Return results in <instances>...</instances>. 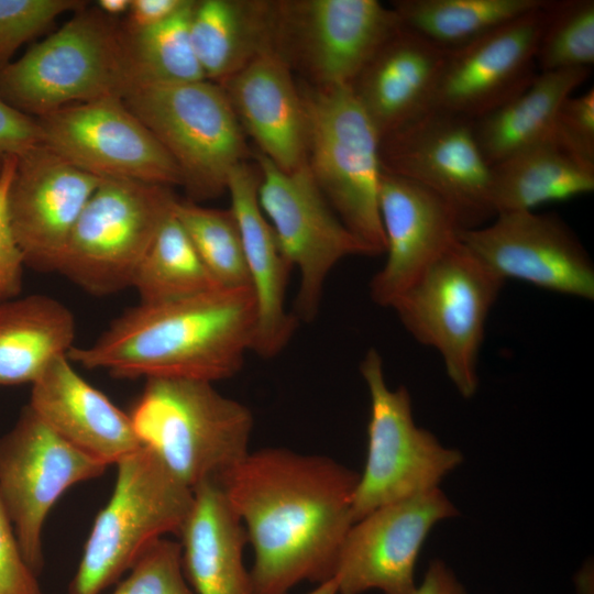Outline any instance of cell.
<instances>
[{"label": "cell", "mask_w": 594, "mask_h": 594, "mask_svg": "<svg viewBox=\"0 0 594 594\" xmlns=\"http://www.w3.org/2000/svg\"><path fill=\"white\" fill-rule=\"evenodd\" d=\"M131 0H99L97 8L107 16L114 18L128 13Z\"/></svg>", "instance_id": "obj_43"}, {"label": "cell", "mask_w": 594, "mask_h": 594, "mask_svg": "<svg viewBox=\"0 0 594 594\" xmlns=\"http://www.w3.org/2000/svg\"><path fill=\"white\" fill-rule=\"evenodd\" d=\"M256 322L251 287H218L170 301L140 302L90 345L73 346L68 359L117 377L213 383L242 369Z\"/></svg>", "instance_id": "obj_2"}, {"label": "cell", "mask_w": 594, "mask_h": 594, "mask_svg": "<svg viewBox=\"0 0 594 594\" xmlns=\"http://www.w3.org/2000/svg\"><path fill=\"white\" fill-rule=\"evenodd\" d=\"M575 586L579 594H593V564L585 563L576 573Z\"/></svg>", "instance_id": "obj_44"}, {"label": "cell", "mask_w": 594, "mask_h": 594, "mask_svg": "<svg viewBox=\"0 0 594 594\" xmlns=\"http://www.w3.org/2000/svg\"><path fill=\"white\" fill-rule=\"evenodd\" d=\"M411 594H470L451 566L442 559L429 562L422 581Z\"/></svg>", "instance_id": "obj_42"}, {"label": "cell", "mask_w": 594, "mask_h": 594, "mask_svg": "<svg viewBox=\"0 0 594 594\" xmlns=\"http://www.w3.org/2000/svg\"><path fill=\"white\" fill-rule=\"evenodd\" d=\"M307 594H339L334 579L327 580L317 584V586Z\"/></svg>", "instance_id": "obj_45"}, {"label": "cell", "mask_w": 594, "mask_h": 594, "mask_svg": "<svg viewBox=\"0 0 594 594\" xmlns=\"http://www.w3.org/2000/svg\"><path fill=\"white\" fill-rule=\"evenodd\" d=\"M106 469L58 436L28 405L0 438V498L22 556L36 575L44 564L43 528L52 507L69 487Z\"/></svg>", "instance_id": "obj_13"}, {"label": "cell", "mask_w": 594, "mask_h": 594, "mask_svg": "<svg viewBox=\"0 0 594 594\" xmlns=\"http://www.w3.org/2000/svg\"><path fill=\"white\" fill-rule=\"evenodd\" d=\"M176 200L166 186L103 178L70 233L57 272L96 296L131 287Z\"/></svg>", "instance_id": "obj_10"}, {"label": "cell", "mask_w": 594, "mask_h": 594, "mask_svg": "<svg viewBox=\"0 0 594 594\" xmlns=\"http://www.w3.org/2000/svg\"><path fill=\"white\" fill-rule=\"evenodd\" d=\"M546 0H397L403 26L450 51L529 12Z\"/></svg>", "instance_id": "obj_30"}, {"label": "cell", "mask_w": 594, "mask_h": 594, "mask_svg": "<svg viewBox=\"0 0 594 594\" xmlns=\"http://www.w3.org/2000/svg\"><path fill=\"white\" fill-rule=\"evenodd\" d=\"M402 25L377 0L274 1V51L316 87L351 85Z\"/></svg>", "instance_id": "obj_11"}, {"label": "cell", "mask_w": 594, "mask_h": 594, "mask_svg": "<svg viewBox=\"0 0 594 594\" xmlns=\"http://www.w3.org/2000/svg\"><path fill=\"white\" fill-rule=\"evenodd\" d=\"M102 179L41 143L16 156L8 216L25 266L57 272L70 233Z\"/></svg>", "instance_id": "obj_19"}, {"label": "cell", "mask_w": 594, "mask_h": 594, "mask_svg": "<svg viewBox=\"0 0 594 594\" xmlns=\"http://www.w3.org/2000/svg\"><path fill=\"white\" fill-rule=\"evenodd\" d=\"M448 51L400 26L351 87L381 139L432 109Z\"/></svg>", "instance_id": "obj_24"}, {"label": "cell", "mask_w": 594, "mask_h": 594, "mask_svg": "<svg viewBox=\"0 0 594 594\" xmlns=\"http://www.w3.org/2000/svg\"><path fill=\"white\" fill-rule=\"evenodd\" d=\"M256 166L260 207L282 253L300 273L294 315L311 321L318 312L327 276L336 264L348 256L374 253L333 211L308 164L285 172L258 153Z\"/></svg>", "instance_id": "obj_12"}, {"label": "cell", "mask_w": 594, "mask_h": 594, "mask_svg": "<svg viewBox=\"0 0 594 594\" xmlns=\"http://www.w3.org/2000/svg\"><path fill=\"white\" fill-rule=\"evenodd\" d=\"M594 64V1L550 0L539 40L538 73L591 68Z\"/></svg>", "instance_id": "obj_34"}, {"label": "cell", "mask_w": 594, "mask_h": 594, "mask_svg": "<svg viewBox=\"0 0 594 594\" xmlns=\"http://www.w3.org/2000/svg\"><path fill=\"white\" fill-rule=\"evenodd\" d=\"M550 140L580 164L594 169V88L561 106Z\"/></svg>", "instance_id": "obj_37"}, {"label": "cell", "mask_w": 594, "mask_h": 594, "mask_svg": "<svg viewBox=\"0 0 594 594\" xmlns=\"http://www.w3.org/2000/svg\"><path fill=\"white\" fill-rule=\"evenodd\" d=\"M189 0H131L123 28L135 32L153 28L178 13Z\"/></svg>", "instance_id": "obj_41"}, {"label": "cell", "mask_w": 594, "mask_h": 594, "mask_svg": "<svg viewBox=\"0 0 594 594\" xmlns=\"http://www.w3.org/2000/svg\"><path fill=\"white\" fill-rule=\"evenodd\" d=\"M378 204L386 261L370 283V296L376 305L391 308L459 240L462 226L440 196L385 170Z\"/></svg>", "instance_id": "obj_20"}, {"label": "cell", "mask_w": 594, "mask_h": 594, "mask_svg": "<svg viewBox=\"0 0 594 594\" xmlns=\"http://www.w3.org/2000/svg\"><path fill=\"white\" fill-rule=\"evenodd\" d=\"M260 154L293 172L307 164L308 119L292 68L274 51L254 58L220 85Z\"/></svg>", "instance_id": "obj_21"}, {"label": "cell", "mask_w": 594, "mask_h": 594, "mask_svg": "<svg viewBox=\"0 0 594 594\" xmlns=\"http://www.w3.org/2000/svg\"><path fill=\"white\" fill-rule=\"evenodd\" d=\"M459 516L440 487L381 506L353 522L332 579L339 594H411L416 564L433 527Z\"/></svg>", "instance_id": "obj_16"}, {"label": "cell", "mask_w": 594, "mask_h": 594, "mask_svg": "<svg viewBox=\"0 0 594 594\" xmlns=\"http://www.w3.org/2000/svg\"><path fill=\"white\" fill-rule=\"evenodd\" d=\"M173 211L219 286L250 287L242 239L231 209L177 199Z\"/></svg>", "instance_id": "obj_33"}, {"label": "cell", "mask_w": 594, "mask_h": 594, "mask_svg": "<svg viewBox=\"0 0 594 594\" xmlns=\"http://www.w3.org/2000/svg\"><path fill=\"white\" fill-rule=\"evenodd\" d=\"M129 416L141 443L194 490L220 482L250 452L252 411L219 393L211 382L145 380Z\"/></svg>", "instance_id": "obj_3"}, {"label": "cell", "mask_w": 594, "mask_h": 594, "mask_svg": "<svg viewBox=\"0 0 594 594\" xmlns=\"http://www.w3.org/2000/svg\"><path fill=\"white\" fill-rule=\"evenodd\" d=\"M2 161H3V156L0 155V170H1V166H2Z\"/></svg>", "instance_id": "obj_46"}, {"label": "cell", "mask_w": 594, "mask_h": 594, "mask_svg": "<svg viewBox=\"0 0 594 594\" xmlns=\"http://www.w3.org/2000/svg\"><path fill=\"white\" fill-rule=\"evenodd\" d=\"M15 164L16 156H3L0 170V304L18 297L25 266L8 216V193Z\"/></svg>", "instance_id": "obj_38"}, {"label": "cell", "mask_w": 594, "mask_h": 594, "mask_svg": "<svg viewBox=\"0 0 594 594\" xmlns=\"http://www.w3.org/2000/svg\"><path fill=\"white\" fill-rule=\"evenodd\" d=\"M122 100L172 156L194 200L221 195L246 162L244 131L218 84L131 82Z\"/></svg>", "instance_id": "obj_7"}, {"label": "cell", "mask_w": 594, "mask_h": 594, "mask_svg": "<svg viewBox=\"0 0 594 594\" xmlns=\"http://www.w3.org/2000/svg\"><path fill=\"white\" fill-rule=\"evenodd\" d=\"M67 594H101L157 540L179 534L194 492L146 447L121 460Z\"/></svg>", "instance_id": "obj_5"}, {"label": "cell", "mask_w": 594, "mask_h": 594, "mask_svg": "<svg viewBox=\"0 0 594 594\" xmlns=\"http://www.w3.org/2000/svg\"><path fill=\"white\" fill-rule=\"evenodd\" d=\"M308 119L309 169L324 198L374 255L385 252L378 193L381 135L351 85L301 91Z\"/></svg>", "instance_id": "obj_8"}, {"label": "cell", "mask_w": 594, "mask_h": 594, "mask_svg": "<svg viewBox=\"0 0 594 594\" xmlns=\"http://www.w3.org/2000/svg\"><path fill=\"white\" fill-rule=\"evenodd\" d=\"M41 144L100 178L182 185L172 156L120 96L63 107L35 118Z\"/></svg>", "instance_id": "obj_15"}, {"label": "cell", "mask_w": 594, "mask_h": 594, "mask_svg": "<svg viewBox=\"0 0 594 594\" xmlns=\"http://www.w3.org/2000/svg\"><path fill=\"white\" fill-rule=\"evenodd\" d=\"M40 143L37 120L0 98V155L19 156Z\"/></svg>", "instance_id": "obj_40"}, {"label": "cell", "mask_w": 594, "mask_h": 594, "mask_svg": "<svg viewBox=\"0 0 594 594\" xmlns=\"http://www.w3.org/2000/svg\"><path fill=\"white\" fill-rule=\"evenodd\" d=\"M131 81L123 26L98 8H82L0 69V98L40 118L66 106L122 97Z\"/></svg>", "instance_id": "obj_4"}, {"label": "cell", "mask_w": 594, "mask_h": 594, "mask_svg": "<svg viewBox=\"0 0 594 594\" xmlns=\"http://www.w3.org/2000/svg\"><path fill=\"white\" fill-rule=\"evenodd\" d=\"M360 371L371 408L365 465L353 493L354 521L381 506L439 487L463 461L458 449L416 425L408 389L389 388L375 349L366 352Z\"/></svg>", "instance_id": "obj_9"}, {"label": "cell", "mask_w": 594, "mask_h": 594, "mask_svg": "<svg viewBox=\"0 0 594 594\" xmlns=\"http://www.w3.org/2000/svg\"><path fill=\"white\" fill-rule=\"evenodd\" d=\"M111 594H195L183 570L179 542H154Z\"/></svg>", "instance_id": "obj_35"}, {"label": "cell", "mask_w": 594, "mask_h": 594, "mask_svg": "<svg viewBox=\"0 0 594 594\" xmlns=\"http://www.w3.org/2000/svg\"><path fill=\"white\" fill-rule=\"evenodd\" d=\"M260 172L246 162L231 172L227 191L237 220L250 287L256 304V332L252 351L273 358L288 343L297 318L285 308L286 287L293 268L282 253L257 198Z\"/></svg>", "instance_id": "obj_23"}, {"label": "cell", "mask_w": 594, "mask_h": 594, "mask_svg": "<svg viewBox=\"0 0 594 594\" xmlns=\"http://www.w3.org/2000/svg\"><path fill=\"white\" fill-rule=\"evenodd\" d=\"M549 2L448 51L432 109L475 121L521 92L538 74Z\"/></svg>", "instance_id": "obj_18"}, {"label": "cell", "mask_w": 594, "mask_h": 594, "mask_svg": "<svg viewBox=\"0 0 594 594\" xmlns=\"http://www.w3.org/2000/svg\"><path fill=\"white\" fill-rule=\"evenodd\" d=\"M505 280L459 239L391 308L419 343L435 349L458 393L479 388V356L485 326Z\"/></svg>", "instance_id": "obj_6"}, {"label": "cell", "mask_w": 594, "mask_h": 594, "mask_svg": "<svg viewBox=\"0 0 594 594\" xmlns=\"http://www.w3.org/2000/svg\"><path fill=\"white\" fill-rule=\"evenodd\" d=\"M491 202L499 213L536 211L594 190V169L563 152L551 140L517 152L491 166Z\"/></svg>", "instance_id": "obj_29"}, {"label": "cell", "mask_w": 594, "mask_h": 594, "mask_svg": "<svg viewBox=\"0 0 594 594\" xmlns=\"http://www.w3.org/2000/svg\"><path fill=\"white\" fill-rule=\"evenodd\" d=\"M359 473L338 461L285 448L249 454L219 482L246 531L252 594H287L332 578L354 522Z\"/></svg>", "instance_id": "obj_1"}, {"label": "cell", "mask_w": 594, "mask_h": 594, "mask_svg": "<svg viewBox=\"0 0 594 594\" xmlns=\"http://www.w3.org/2000/svg\"><path fill=\"white\" fill-rule=\"evenodd\" d=\"M383 170L440 196L463 229L494 218L492 170L477 143L473 121L431 109L381 139Z\"/></svg>", "instance_id": "obj_14"}, {"label": "cell", "mask_w": 594, "mask_h": 594, "mask_svg": "<svg viewBox=\"0 0 594 594\" xmlns=\"http://www.w3.org/2000/svg\"><path fill=\"white\" fill-rule=\"evenodd\" d=\"M591 75V68L538 73L517 96L473 121L481 151L492 166L550 140L563 102Z\"/></svg>", "instance_id": "obj_28"}, {"label": "cell", "mask_w": 594, "mask_h": 594, "mask_svg": "<svg viewBox=\"0 0 594 594\" xmlns=\"http://www.w3.org/2000/svg\"><path fill=\"white\" fill-rule=\"evenodd\" d=\"M0 594H42L37 575L24 560L0 498Z\"/></svg>", "instance_id": "obj_39"}, {"label": "cell", "mask_w": 594, "mask_h": 594, "mask_svg": "<svg viewBox=\"0 0 594 594\" xmlns=\"http://www.w3.org/2000/svg\"><path fill=\"white\" fill-rule=\"evenodd\" d=\"M79 0H0V69L25 42L46 30L67 11H79Z\"/></svg>", "instance_id": "obj_36"}, {"label": "cell", "mask_w": 594, "mask_h": 594, "mask_svg": "<svg viewBox=\"0 0 594 594\" xmlns=\"http://www.w3.org/2000/svg\"><path fill=\"white\" fill-rule=\"evenodd\" d=\"M189 31L206 79L221 85L274 51V1L195 0Z\"/></svg>", "instance_id": "obj_26"}, {"label": "cell", "mask_w": 594, "mask_h": 594, "mask_svg": "<svg viewBox=\"0 0 594 594\" xmlns=\"http://www.w3.org/2000/svg\"><path fill=\"white\" fill-rule=\"evenodd\" d=\"M73 312L46 295H28L0 304V385L38 380L74 346Z\"/></svg>", "instance_id": "obj_27"}, {"label": "cell", "mask_w": 594, "mask_h": 594, "mask_svg": "<svg viewBox=\"0 0 594 594\" xmlns=\"http://www.w3.org/2000/svg\"><path fill=\"white\" fill-rule=\"evenodd\" d=\"M28 406L64 440L107 466L143 447L129 414L85 381L68 355L32 384Z\"/></svg>", "instance_id": "obj_22"}, {"label": "cell", "mask_w": 594, "mask_h": 594, "mask_svg": "<svg viewBox=\"0 0 594 594\" xmlns=\"http://www.w3.org/2000/svg\"><path fill=\"white\" fill-rule=\"evenodd\" d=\"M131 287L138 292L141 302L155 304L190 297L221 286L202 263L172 210L140 262Z\"/></svg>", "instance_id": "obj_31"}, {"label": "cell", "mask_w": 594, "mask_h": 594, "mask_svg": "<svg viewBox=\"0 0 594 594\" xmlns=\"http://www.w3.org/2000/svg\"><path fill=\"white\" fill-rule=\"evenodd\" d=\"M459 239L505 282L513 278L550 292L594 299L590 254L556 213H499L491 223L461 230Z\"/></svg>", "instance_id": "obj_17"}, {"label": "cell", "mask_w": 594, "mask_h": 594, "mask_svg": "<svg viewBox=\"0 0 594 594\" xmlns=\"http://www.w3.org/2000/svg\"><path fill=\"white\" fill-rule=\"evenodd\" d=\"M194 2L189 0L178 13L153 28L135 32L123 28L131 82L182 84L206 79L190 41Z\"/></svg>", "instance_id": "obj_32"}, {"label": "cell", "mask_w": 594, "mask_h": 594, "mask_svg": "<svg viewBox=\"0 0 594 594\" xmlns=\"http://www.w3.org/2000/svg\"><path fill=\"white\" fill-rule=\"evenodd\" d=\"M178 534L185 576L195 594H252L243 551L245 528L222 485L206 481L194 490Z\"/></svg>", "instance_id": "obj_25"}]
</instances>
